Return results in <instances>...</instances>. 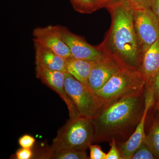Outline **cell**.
Masks as SVG:
<instances>
[{"mask_svg": "<svg viewBox=\"0 0 159 159\" xmlns=\"http://www.w3.org/2000/svg\"><path fill=\"white\" fill-rule=\"evenodd\" d=\"M150 85L153 89L155 102H158L159 101V72L153 78Z\"/></svg>", "mask_w": 159, "mask_h": 159, "instance_id": "cell-24", "label": "cell"}, {"mask_svg": "<svg viewBox=\"0 0 159 159\" xmlns=\"http://www.w3.org/2000/svg\"><path fill=\"white\" fill-rule=\"evenodd\" d=\"M34 41L67 59L72 57L68 47L63 39L61 26L38 27L33 31Z\"/></svg>", "mask_w": 159, "mask_h": 159, "instance_id": "cell-8", "label": "cell"}, {"mask_svg": "<svg viewBox=\"0 0 159 159\" xmlns=\"http://www.w3.org/2000/svg\"><path fill=\"white\" fill-rule=\"evenodd\" d=\"M145 89V77L139 70L122 67L95 93L103 106Z\"/></svg>", "mask_w": 159, "mask_h": 159, "instance_id": "cell-3", "label": "cell"}, {"mask_svg": "<svg viewBox=\"0 0 159 159\" xmlns=\"http://www.w3.org/2000/svg\"><path fill=\"white\" fill-rule=\"evenodd\" d=\"M144 143L152 152L157 159H159V117L154 119Z\"/></svg>", "mask_w": 159, "mask_h": 159, "instance_id": "cell-16", "label": "cell"}, {"mask_svg": "<svg viewBox=\"0 0 159 159\" xmlns=\"http://www.w3.org/2000/svg\"><path fill=\"white\" fill-rule=\"evenodd\" d=\"M33 155L31 148H22L16 152L13 159H30L33 157Z\"/></svg>", "mask_w": 159, "mask_h": 159, "instance_id": "cell-23", "label": "cell"}, {"mask_svg": "<svg viewBox=\"0 0 159 159\" xmlns=\"http://www.w3.org/2000/svg\"><path fill=\"white\" fill-rule=\"evenodd\" d=\"M94 62V61L70 57L66 59V72L87 86L89 77Z\"/></svg>", "mask_w": 159, "mask_h": 159, "instance_id": "cell-14", "label": "cell"}, {"mask_svg": "<svg viewBox=\"0 0 159 159\" xmlns=\"http://www.w3.org/2000/svg\"><path fill=\"white\" fill-rule=\"evenodd\" d=\"M139 70L145 77V88L150 85L159 72V38L144 52Z\"/></svg>", "mask_w": 159, "mask_h": 159, "instance_id": "cell-13", "label": "cell"}, {"mask_svg": "<svg viewBox=\"0 0 159 159\" xmlns=\"http://www.w3.org/2000/svg\"><path fill=\"white\" fill-rule=\"evenodd\" d=\"M36 77L52 89L60 97L68 108L70 119L78 116L71 99L68 96L65 87V72L36 67Z\"/></svg>", "mask_w": 159, "mask_h": 159, "instance_id": "cell-10", "label": "cell"}, {"mask_svg": "<svg viewBox=\"0 0 159 159\" xmlns=\"http://www.w3.org/2000/svg\"><path fill=\"white\" fill-rule=\"evenodd\" d=\"M148 146L143 143L134 153L131 159H156Z\"/></svg>", "mask_w": 159, "mask_h": 159, "instance_id": "cell-18", "label": "cell"}, {"mask_svg": "<svg viewBox=\"0 0 159 159\" xmlns=\"http://www.w3.org/2000/svg\"><path fill=\"white\" fill-rule=\"evenodd\" d=\"M125 2L133 10L149 8L151 0H125Z\"/></svg>", "mask_w": 159, "mask_h": 159, "instance_id": "cell-19", "label": "cell"}, {"mask_svg": "<svg viewBox=\"0 0 159 159\" xmlns=\"http://www.w3.org/2000/svg\"><path fill=\"white\" fill-rule=\"evenodd\" d=\"M90 150V159H106L107 153L101 149L98 145H91L89 147Z\"/></svg>", "mask_w": 159, "mask_h": 159, "instance_id": "cell-21", "label": "cell"}, {"mask_svg": "<svg viewBox=\"0 0 159 159\" xmlns=\"http://www.w3.org/2000/svg\"><path fill=\"white\" fill-rule=\"evenodd\" d=\"M153 89L151 88L145 91V108L140 122L136 128L125 142L119 147L122 159H131L134 153L144 143L145 136V125L147 113L155 104Z\"/></svg>", "mask_w": 159, "mask_h": 159, "instance_id": "cell-7", "label": "cell"}, {"mask_svg": "<svg viewBox=\"0 0 159 159\" xmlns=\"http://www.w3.org/2000/svg\"><path fill=\"white\" fill-rule=\"evenodd\" d=\"M134 27L142 54L159 38V25L156 16L149 8L132 9Z\"/></svg>", "mask_w": 159, "mask_h": 159, "instance_id": "cell-6", "label": "cell"}, {"mask_svg": "<svg viewBox=\"0 0 159 159\" xmlns=\"http://www.w3.org/2000/svg\"><path fill=\"white\" fill-rule=\"evenodd\" d=\"M106 9L111 15V27L97 49L122 66L139 70L143 54L135 31L132 9L125 0H118Z\"/></svg>", "mask_w": 159, "mask_h": 159, "instance_id": "cell-1", "label": "cell"}, {"mask_svg": "<svg viewBox=\"0 0 159 159\" xmlns=\"http://www.w3.org/2000/svg\"><path fill=\"white\" fill-rule=\"evenodd\" d=\"M39 157L42 159H88L86 151L67 150H53L50 147L46 148L39 154Z\"/></svg>", "mask_w": 159, "mask_h": 159, "instance_id": "cell-15", "label": "cell"}, {"mask_svg": "<svg viewBox=\"0 0 159 159\" xmlns=\"http://www.w3.org/2000/svg\"><path fill=\"white\" fill-rule=\"evenodd\" d=\"M145 91L123 97L103 106L92 119L93 142L112 139L135 130L145 108Z\"/></svg>", "mask_w": 159, "mask_h": 159, "instance_id": "cell-2", "label": "cell"}, {"mask_svg": "<svg viewBox=\"0 0 159 159\" xmlns=\"http://www.w3.org/2000/svg\"><path fill=\"white\" fill-rule=\"evenodd\" d=\"M75 11L82 14H91L98 10V0H70Z\"/></svg>", "mask_w": 159, "mask_h": 159, "instance_id": "cell-17", "label": "cell"}, {"mask_svg": "<svg viewBox=\"0 0 159 159\" xmlns=\"http://www.w3.org/2000/svg\"><path fill=\"white\" fill-rule=\"evenodd\" d=\"M65 87L78 116L93 119L103 107L94 92L67 72Z\"/></svg>", "mask_w": 159, "mask_h": 159, "instance_id": "cell-5", "label": "cell"}, {"mask_svg": "<svg viewBox=\"0 0 159 159\" xmlns=\"http://www.w3.org/2000/svg\"><path fill=\"white\" fill-rule=\"evenodd\" d=\"M35 139L30 135L25 134L19 139L18 143L22 148H31L34 145Z\"/></svg>", "mask_w": 159, "mask_h": 159, "instance_id": "cell-22", "label": "cell"}, {"mask_svg": "<svg viewBox=\"0 0 159 159\" xmlns=\"http://www.w3.org/2000/svg\"><path fill=\"white\" fill-rule=\"evenodd\" d=\"M110 149L107 153L106 159H122L119 147L117 145L116 140L112 139L110 143Z\"/></svg>", "mask_w": 159, "mask_h": 159, "instance_id": "cell-20", "label": "cell"}, {"mask_svg": "<svg viewBox=\"0 0 159 159\" xmlns=\"http://www.w3.org/2000/svg\"><path fill=\"white\" fill-rule=\"evenodd\" d=\"M118 0H98V9L106 8L107 6Z\"/></svg>", "mask_w": 159, "mask_h": 159, "instance_id": "cell-26", "label": "cell"}, {"mask_svg": "<svg viewBox=\"0 0 159 159\" xmlns=\"http://www.w3.org/2000/svg\"><path fill=\"white\" fill-rule=\"evenodd\" d=\"M122 66L113 57L106 55L94 61L89 77L87 86L93 92L101 88L113 75Z\"/></svg>", "mask_w": 159, "mask_h": 159, "instance_id": "cell-11", "label": "cell"}, {"mask_svg": "<svg viewBox=\"0 0 159 159\" xmlns=\"http://www.w3.org/2000/svg\"><path fill=\"white\" fill-rule=\"evenodd\" d=\"M149 8L156 16L159 25V0H151Z\"/></svg>", "mask_w": 159, "mask_h": 159, "instance_id": "cell-25", "label": "cell"}, {"mask_svg": "<svg viewBox=\"0 0 159 159\" xmlns=\"http://www.w3.org/2000/svg\"><path fill=\"white\" fill-rule=\"evenodd\" d=\"M155 105V108L157 111H159V101L156 102Z\"/></svg>", "mask_w": 159, "mask_h": 159, "instance_id": "cell-27", "label": "cell"}, {"mask_svg": "<svg viewBox=\"0 0 159 159\" xmlns=\"http://www.w3.org/2000/svg\"><path fill=\"white\" fill-rule=\"evenodd\" d=\"M63 39L68 47L73 58L95 61L106 55L91 45L83 38L74 34L69 29L61 26Z\"/></svg>", "mask_w": 159, "mask_h": 159, "instance_id": "cell-9", "label": "cell"}, {"mask_svg": "<svg viewBox=\"0 0 159 159\" xmlns=\"http://www.w3.org/2000/svg\"><path fill=\"white\" fill-rule=\"evenodd\" d=\"M94 128L90 118L79 116L70 119L60 129L50 148L86 151L94 142Z\"/></svg>", "mask_w": 159, "mask_h": 159, "instance_id": "cell-4", "label": "cell"}, {"mask_svg": "<svg viewBox=\"0 0 159 159\" xmlns=\"http://www.w3.org/2000/svg\"><path fill=\"white\" fill-rule=\"evenodd\" d=\"M36 67L66 72V59L34 41Z\"/></svg>", "mask_w": 159, "mask_h": 159, "instance_id": "cell-12", "label": "cell"}]
</instances>
